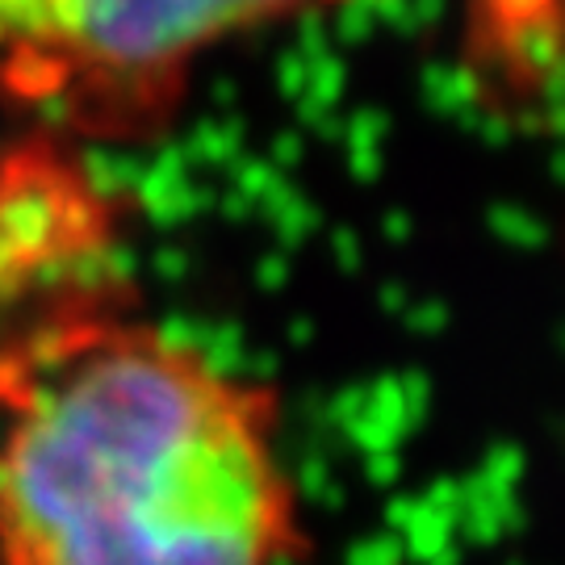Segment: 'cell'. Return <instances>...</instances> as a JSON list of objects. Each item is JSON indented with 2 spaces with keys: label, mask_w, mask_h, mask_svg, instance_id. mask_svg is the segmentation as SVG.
Wrapping results in <instances>:
<instances>
[{
  "label": "cell",
  "mask_w": 565,
  "mask_h": 565,
  "mask_svg": "<svg viewBox=\"0 0 565 565\" xmlns=\"http://www.w3.org/2000/svg\"><path fill=\"white\" fill-rule=\"evenodd\" d=\"M331 0H0V76L105 130L160 118L223 42Z\"/></svg>",
  "instance_id": "7a4b0ae2"
},
{
  "label": "cell",
  "mask_w": 565,
  "mask_h": 565,
  "mask_svg": "<svg viewBox=\"0 0 565 565\" xmlns=\"http://www.w3.org/2000/svg\"><path fill=\"white\" fill-rule=\"evenodd\" d=\"M273 398L189 343L67 319L0 369V565H285Z\"/></svg>",
  "instance_id": "6da1fadb"
}]
</instances>
